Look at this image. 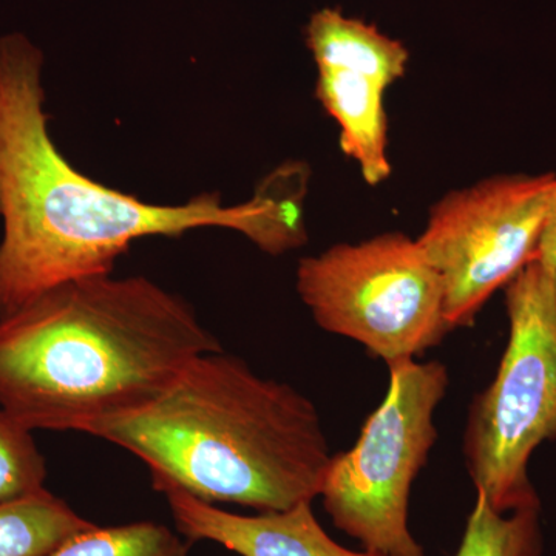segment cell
<instances>
[{
    "mask_svg": "<svg viewBox=\"0 0 556 556\" xmlns=\"http://www.w3.org/2000/svg\"><path fill=\"white\" fill-rule=\"evenodd\" d=\"M43 65L27 35L0 36V318L65 281L113 274L146 237L230 229L276 257L308 241L309 179L292 164H280L233 206L218 192L148 203L76 169L51 138Z\"/></svg>",
    "mask_w": 556,
    "mask_h": 556,
    "instance_id": "1",
    "label": "cell"
},
{
    "mask_svg": "<svg viewBox=\"0 0 556 556\" xmlns=\"http://www.w3.org/2000/svg\"><path fill=\"white\" fill-rule=\"evenodd\" d=\"M212 351L192 305L148 277L65 281L0 318V407L31 431L84 433Z\"/></svg>",
    "mask_w": 556,
    "mask_h": 556,
    "instance_id": "2",
    "label": "cell"
},
{
    "mask_svg": "<svg viewBox=\"0 0 556 556\" xmlns=\"http://www.w3.org/2000/svg\"><path fill=\"white\" fill-rule=\"evenodd\" d=\"M84 433L139 457L161 493L258 514L313 503L332 457L309 397L223 350L193 358L155 397Z\"/></svg>",
    "mask_w": 556,
    "mask_h": 556,
    "instance_id": "3",
    "label": "cell"
},
{
    "mask_svg": "<svg viewBox=\"0 0 556 556\" xmlns=\"http://www.w3.org/2000/svg\"><path fill=\"white\" fill-rule=\"evenodd\" d=\"M504 291L506 350L464 431L468 475L500 514L540 503L530 457L556 442V269L532 260Z\"/></svg>",
    "mask_w": 556,
    "mask_h": 556,
    "instance_id": "4",
    "label": "cell"
},
{
    "mask_svg": "<svg viewBox=\"0 0 556 556\" xmlns=\"http://www.w3.org/2000/svg\"><path fill=\"white\" fill-rule=\"evenodd\" d=\"M382 404L348 452L332 455L318 497L339 530L378 556H426L409 529V497L438 441L450 386L442 362H393Z\"/></svg>",
    "mask_w": 556,
    "mask_h": 556,
    "instance_id": "5",
    "label": "cell"
},
{
    "mask_svg": "<svg viewBox=\"0 0 556 556\" xmlns=\"http://www.w3.org/2000/svg\"><path fill=\"white\" fill-rule=\"evenodd\" d=\"M295 288L318 327L361 343L387 365L427 353L453 331L441 277L404 232L300 260Z\"/></svg>",
    "mask_w": 556,
    "mask_h": 556,
    "instance_id": "6",
    "label": "cell"
},
{
    "mask_svg": "<svg viewBox=\"0 0 556 556\" xmlns=\"http://www.w3.org/2000/svg\"><path fill=\"white\" fill-rule=\"evenodd\" d=\"M556 174H501L453 190L417 237L445 292L452 329L470 327L490 298L535 258Z\"/></svg>",
    "mask_w": 556,
    "mask_h": 556,
    "instance_id": "7",
    "label": "cell"
},
{
    "mask_svg": "<svg viewBox=\"0 0 556 556\" xmlns=\"http://www.w3.org/2000/svg\"><path fill=\"white\" fill-rule=\"evenodd\" d=\"M164 495L179 535L189 541H212L240 556H378L336 543L318 525L313 503L283 511L240 515L179 490Z\"/></svg>",
    "mask_w": 556,
    "mask_h": 556,
    "instance_id": "8",
    "label": "cell"
},
{
    "mask_svg": "<svg viewBox=\"0 0 556 556\" xmlns=\"http://www.w3.org/2000/svg\"><path fill=\"white\" fill-rule=\"evenodd\" d=\"M382 80L332 67H317L316 98L340 127V149L357 164L369 186L391 175Z\"/></svg>",
    "mask_w": 556,
    "mask_h": 556,
    "instance_id": "9",
    "label": "cell"
},
{
    "mask_svg": "<svg viewBox=\"0 0 556 556\" xmlns=\"http://www.w3.org/2000/svg\"><path fill=\"white\" fill-rule=\"evenodd\" d=\"M305 36L317 67L364 73L388 87L407 73L409 53L401 40L338 9L316 11L309 17Z\"/></svg>",
    "mask_w": 556,
    "mask_h": 556,
    "instance_id": "10",
    "label": "cell"
},
{
    "mask_svg": "<svg viewBox=\"0 0 556 556\" xmlns=\"http://www.w3.org/2000/svg\"><path fill=\"white\" fill-rule=\"evenodd\" d=\"M93 526L47 489L7 501L0 503V556H49Z\"/></svg>",
    "mask_w": 556,
    "mask_h": 556,
    "instance_id": "11",
    "label": "cell"
},
{
    "mask_svg": "<svg viewBox=\"0 0 556 556\" xmlns=\"http://www.w3.org/2000/svg\"><path fill=\"white\" fill-rule=\"evenodd\" d=\"M541 503L500 514L477 492L455 556H543Z\"/></svg>",
    "mask_w": 556,
    "mask_h": 556,
    "instance_id": "12",
    "label": "cell"
},
{
    "mask_svg": "<svg viewBox=\"0 0 556 556\" xmlns=\"http://www.w3.org/2000/svg\"><path fill=\"white\" fill-rule=\"evenodd\" d=\"M182 536V535H181ZM153 521L100 527L70 538L49 556H189V543Z\"/></svg>",
    "mask_w": 556,
    "mask_h": 556,
    "instance_id": "13",
    "label": "cell"
},
{
    "mask_svg": "<svg viewBox=\"0 0 556 556\" xmlns=\"http://www.w3.org/2000/svg\"><path fill=\"white\" fill-rule=\"evenodd\" d=\"M46 457L33 431L0 407V503L46 489Z\"/></svg>",
    "mask_w": 556,
    "mask_h": 556,
    "instance_id": "14",
    "label": "cell"
},
{
    "mask_svg": "<svg viewBox=\"0 0 556 556\" xmlns=\"http://www.w3.org/2000/svg\"><path fill=\"white\" fill-rule=\"evenodd\" d=\"M547 268L556 269V178L548 200L546 219L543 232L538 243L535 258Z\"/></svg>",
    "mask_w": 556,
    "mask_h": 556,
    "instance_id": "15",
    "label": "cell"
}]
</instances>
